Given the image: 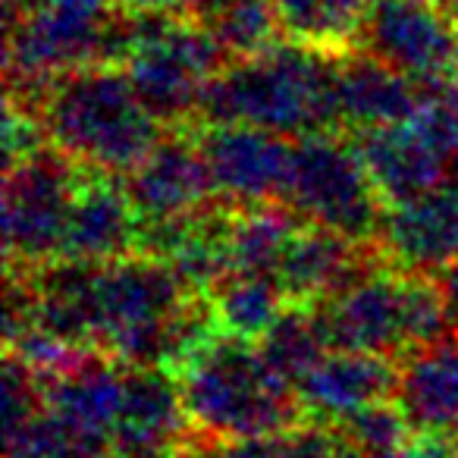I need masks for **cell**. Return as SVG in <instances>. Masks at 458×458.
I'll return each instance as SVG.
<instances>
[{
  "label": "cell",
  "mask_w": 458,
  "mask_h": 458,
  "mask_svg": "<svg viewBox=\"0 0 458 458\" xmlns=\"http://www.w3.org/2000/svg\"><path fill=\"white\" fill-rule=\"evenodd\" d=\"M85 173V166L51 145L7 166L4 245L10 270H32L64 255L72 201Z\"/></svg>",
  "instance_id": "ba28073f"
},
{
  "label": "cell",
  "mask_w": 458,
  "mask_h": 458,
  "mask_svg": "<svg viewBox=\"0 0 458 458\" xmlns=\"http://www.w3.org/2000/svg\"><path fill=\"white\" fill-rule=\"evenodd\" d=\"M123 179L141 223L195 214L216 201L214 179L195 126L166 129L164 139Z\"/></svg>",
  "instance_id": "8fae6325"
},
{
  "label": "cell",
  "mask_w": 458,
  "mask_h": 458,
  "mask_svg": "<svg viewBox=\"0 0 458 458\" xmlns=\"http://www.w3.org/2000/svg\"><path fill=\"white\" fill-rule=\"evenodd\" d=\"M402 458H458L452 439L445 437H411Z\"/></svg>",
  "instance_id": "4316f807"
},
{
  "label": "cell",
  "mask_w": 458,
  "mask_h": 458,
  "mask_svg": "<svg viewBox=\"0 0 458 458\" xmlns=\"http://www.w3.org/2000/svg\"><path fill=\"white\" fill-rule=\"evenodd\" d=\"M283 35L327 54L358 47L370 0H274Z\"/></svg>",
  "instance_id": "ffe728a7"
},
{
  "label": "cell",
  "mask_w": 458,
  "mask_h": 458,
  "mask_svg": "<svg viewBox=\"0 0 458 458\" xmlns=\"http://www.w3.org/2000/svg\"><path fill=\"white\" fill-rule=\"evenodd\" d=\"M358 51L439 89L458 76V13L439 0H370Z\"/></svg>",
  "instance_id": "9c48e42d"
},
{
  "label": "cell",
  "mask_w": 458,
  "mask_h": 458,
  "mask_svg": "<svg viewBox=\"0 0 458 458\" xmlns=\"http://www.w3.org/2000/svg\"><path fill=\"white\" fill-rule=\"evenodd\" d=\"M107 64L129 72L145 107L166 129H185L198 126L208 89L229 66V54L195 16L120 10Z\"/></svg>",
  "instance_id": "277c9868"
},
{
  "label": "cell",
  "mask_w": 458,
  "mask_h": 458,
  "mask_svg": "<svg viewBox=\"0 0 458 458\" xmlns=\"http://www.w3.org/2000/svg\"><path fill=\"white\" fill-rule=\"evenodd\" d=\"M280 439L286 458H364L349 430L336 420H320L305 414Z\"/></svg>",
  "instance_id": "cb8c5ba5"
},
{
  "label": "cell",
  "mask_w": 458,
  "mask_h": 458,
  "mask_svg": "<svg viewBox=\"0 0 458 458\" xmlns=\"http://www.w3.org/2000/svg\"><path fill=\"white\" fill-rule=\"evenodd\" d=\"M352 139H355L386 208L408 201V198L445 182L449 176H458L449 145L439 139L437 129L424 120L420 110L405 123L364 129Z\"/></svg>",
  "instance_id": "4fadbf2b"
},
{
  "label": "cell",
  "mask_w": 458,
  "mask_h": 458,
  "mask_svg": "<svg viewBox=\"0 0 458 458\" xmlns=\"http://www.w3.org/2000/svg\"><path fill=\"white\" fill-rule=\"evenodd\" d=\"M393 402L414 437H458V330L402 358Z\"/></svg>",
  "instance_id": "d6986e66"
},
{
  "label": "cell",
  "mask_w": 458,
  "mask_h": 458,
  "mask_svg": "<svg viewBox=\"0 0 458 458\" xmlns=\"http://www.w3.org/2000/svg\"><path fill=\"white\" fill-rule=\"evenodd\" d=\"M195 439L176 374L160 364H126L116 458H173Z\"/></svg>",
  "instance_id": "5bb4252c"
},
{
  "label": "cell",
  "mask_w": 458,
  "mask_h": 458,
  "mask_svg": "<svg viewBox=\"0 0 458 458\" xmlns=\"http://www.w3.org/2000/svg\"><path fill=\"white\" fill-rule=\"evenodd\" d=\"M330 349H358L402 361L420 345L455 333L437 276L380 261L314 305Z\"/></svg>",
  "instance_id": "5b68a950"
},
{
  "label": "cell",
  "mask_w": 458,
  "mask_h": 458,
  "mask_svg": "<svg viewBox=\"0 0 458 458\" xmlns=\"http://www.w3.org/2000/svg\"><path fill=\"white\" fill-rule=\"evenodd\" d=\"M116 0H7V95L29 98L76 66L107 64Z\"/></svg>",
  "instance_id": "8992f818"
},
{
  "label": "cell",
  "mask_w": 458,
  "mask_h": 458,
  "mask_svg": "<svg viewBox=\"0 0 458 458\" xmlns=\"http://www.w3.org/2000/svg\"><path fill=\"white\" fill-rule=\"evenodd\" d=\"M383 261L424 276H443L458 264V176L389 204L380 229Z\"/></svg>",
  "instance_id": "7c38bea8"
},
{
  "label": "cell",
  "mask_w": 458,
  "mask_h": 458,
  "mask_svg": "<svg viewBox=\"0 0 458 458\" xmlns=\"http://www.w3.org/2000/svg\"><path fill=\"white\" fill-rule=\"evenodd\" d=\"M208 301L220 330L251 343H258L289 305L283 289L258 274H229L226 280L216 283Z\"/></svg>",
  "instance_id": "7402d4cb"
},
{
  "label": "cell",
  "mask_w": 458,
  "mask_h": 458,
  "mask_svg": "<svg viewBox=\"0 0 458 458\" xmlns=\"http://www.w3.org/2000/svg\"><path fill=\"white\" fill-rule=\"evenodd\" d=\"M195 135L223 204L258 208L283 201L295 139L245 123H198Z\"/></svg>",
  "instance_id": "30bf717a"
},
{
  "label": "cell",
  "mask_w": 458,
  "mask_h": 458,
  "mask_svg": "<svg viewBox=\"0 0 458 458\" xmlns=\"http://www.w3.org/2000/svg\"><path fill=\"white\" fill-rule=\"evenodd\" d=\"M380 261L383 255L377 245H358L339 233L301 220L276 270V286L289 301L318 305Z\"/></svg>",
  "instance_id": "2e32d148"
},
{
  "label": "cell",
  "mask_w": 458,
  "mask_h": 458,
  "mask_svg": "<svg viewBox=\"0 0 458 458\" xmlns=\"http://www.w3.org/2000/svg\"><path fill=\"white\" fill-rule=\"evenodd\" d=\"M195 20L214 32L229 60L255 57L286 38L274 0H198Z\"/></svg>",
  "instance_id": "44dd1931"
},
{
  "label": "cell",
  "mask_w": 458,
  "mask_h": 458,
  "mask_svg": "<svg viewBox=\"0 0 458 458\" xmlns=\"http://www.w3.org/2000/svg\"><path fill=\"white\" fill-rule=\"evenodd\" d=\"M173 458H223V443H210V439L195 437L189 445L176 452Z\"/></svg>",
  "instance_id": "83f0119b"
},
{
  "label": "cell",
  "mask_w": 458,
  "mask_h": 458,
  "mask_svg": "<svg viewBox=\"0 0 458 458\" xmlns=\"http://www.w3.org/2000/svg\"><path fill=\"white\" fill-rule=\"evenodd\" d=\"M430 91L433 89H424L420 82L355 47L336 64L339 129L355 135L364 129L405 123L424 107Z\"/></svg>",
  "instance_id": "ac0fdd59"
},
{
  "label": "cell",
  "mask_w": 458,
  "mask_h": 458,
  "mask_svg": "<svg viewBox=\"0 0 458 458\" xmlns=\"http://www.w3.org/2000/svg\"><path fill=\"white\" fill-rule=\"evenodd\" d=\"M258 345H261L264 358L295 389H299L301 377L330 349L324 330H320L318 311H314V305H305V301H289L280 318L274 320V327L258 339Z\"/></svg>",
  "instance_id": "603a6c76"
},
{
  "label": "cell",
  "mask_w": 458,
  "mask_h": 458,
  "mask_svg": "<svg viewBox=\"0 0 458 458\" xmlns=\"http://www.w3.org/2000/svg\"><path fill=\"white\" fill-rule=\"evenodd\" d=\"M283 204L305 223L358 245L380 242L386 201L349 132L330 129L295 139Z\"/></svg>",
  "instance_id": "52a82bcc"
},
{
  "label": "cell",
  "mask_w": 458,
  "mask_h": 458,
  "mask_svg": "<svg viewBox=\"0 0 458 458\" xmlns=\"http://www.w3.org/2000/svg\"><path fill=\"white\" fill-rule=\"evenodd\" d=\"M223 458H286L280 437H255L223 445Z\"/></svg>",
  "instance_id": "d4e9b609"
},
{
  "label": "cell",
  "mask_w": 458,
  "mask_h": 458,
  "mask_svg": "<svg viewBox=\"0 0 458 458\" xmlns=\"http://www.w3.org/2000/svg\"><path fill=\"white\" fill-rule=\"evenodd\" d=\"M452 445H455V455H458V437H452Z\"/></svg>",
  "instance_id": "f546056e"
},
{
  "label": "cell",
  "mask_w": 458,
  "mask_h": 458,
  "mask_svg": "<svg viewBox=\"0 0 458 458\" xmlns=\"http://www.w3.org/2000/svg\"><path fill=\"white\" fill-rule=\"evenodd\" d=\"M399 361L358 349H327L301 377L299 399L308 418L343 420L395 399Z\"/></svg>",
  "instance_id": "9a60e30c"
},
{
  "label": "cell",
  "mask_w": 458,
  "mask_h": 458,
  "mask_svg": "<svg viewBox=\"0 0 458 458\" xmlns=\"http://www.w3.org/2000/svg\"><path fill=\"white\" fill-rule=\"evenodd\" d=\"M336 64L339 54L289 38L255 57L229 60L208 89L198 123H245L286 139L339 129Z\"/></svg>",
  "instance_id": "3957f363"
},
{
  "label": "cell",
  "mask_w": 458,
  "mask_h": 458,
  "mask_svg": "<svg viewBox=\"0 0 458 458\" xmlns=\"http://www.w3.org/2000/svg\"><path fill=\"white\" fill-rule=\"evenodd\" d=\"M141 220L126 191V179L89 170L72 201L64 255L70 261H116L139 251Z\"/></svg>",
  "instance_id": "e0dca14e"
},
{
  "label": "cell",
  "mask_w": 458,
  "mask_h": 458,
  "mask_svg": "<svg viewBox=\"0 0 458 458\" xmlns=\"http://www.w3.org/2000/svg\"><path fill=\"white\" fill-rule=\"evenodd\" d=\"M16 101L35 110L47 145L85 170L114 176L139 166L166 132L120 64L76 66Z\"/></svg>",
  "instance_id": "6da1fadb"
},
{
  "label": "cell",
  "mask_w": 458,
  "mask_h": 458,
  "mask_svg": "<svg viewBox=\"0 0 458 458\" xmlns=\"http://www.w3.org/2000/svg\"><path fill=\"white\" fill-rule=\"evenodd\" d=\"M116 7L129 13H185L195 16L198 0H116Z\"/></svg>",
  "instance_id": "484cf974"
},
{
  "label": "cell",
  "mask_w": 458,
  "mask_h": 458,
  "mask_svg": "<svg viewBox=\"0 0 458 458\" xmlns=\"http://www.w3.org/2000/svg\"><path fill=\"white\" fill-rule=\"evenodd\" d=\"M439 286H443V295H445V305H449V314H452V327L458 330V264L452 270H445L443 276H437Z\"/></svg>",
  "instance_id": "f1b7e54d"
},
{
  "label": "cell",
  "mask_w": 458,
  "mask_h": 458,
  "mask_svg": "<svg viewBox=\"0 0 458 458\" xmlns=\"http://www.w3.org/2000/svg\"><path fill=\"white\" fill-rule=\"evenodd\" d=\"M195 437L239 443L283 437L305 418L299 389L264 358L261 345L210 330L173 368Z\"/></svg>",
  "instance_id": "7a4b0ae2"
}]
</instances>
